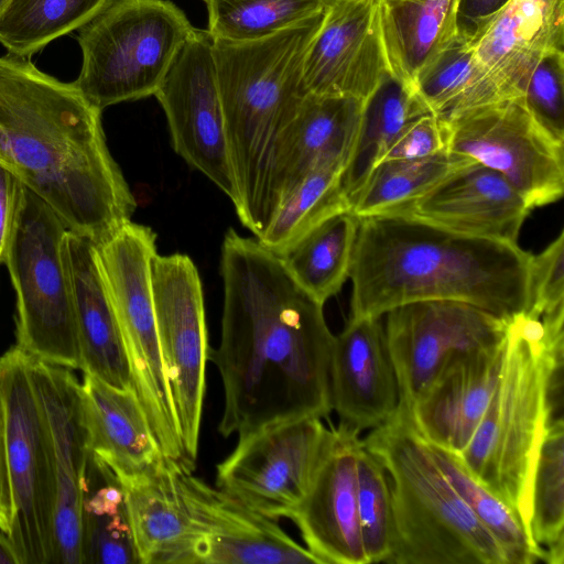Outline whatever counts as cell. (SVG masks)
<instances>
[{"mask_svg": "<svg viewBox=\"0 0 564 564\" xmlns=\"http://www.w3.org/2000/svg\"><path fill=\"white\" fill-rule=\"evenodd\" d=\"M224 308L218 369L223 437L332 411L330 356L335 335L323 306L259 240L230 228L221 246Z\"/></svg>", "mask_w": 564, "mask_h": 564, "instance_id": "obj_1", "label": "cell"}, {"mask_svg": "<svg viewBox=\"0 0 564 564\" xmlns=\"http://www.w3.org/2000/svg\"><path fill=\"white\" fill-rule=\"evenodd\" d=\"M0 163L67 229L96 245L131 220L137 202L111 156L101 111L30 57L0 56Z\"/></svg>", "mask_w": 564, "mask_h": 564, "instance_id": "obj_2", "label": "cell"}, {"mask_svg": "<svg viewBox=\"0 0 564 564\" xmlns=\"http://www.w3.org/2000/svg\"><path fill=\"white\" fill-rule=\"evenodd\" d=\"M532 254L518 243L452 231L405 214L359 218L349 279V317L457 301L510 321L530 305Z\"/></svg>", "mask_w": 564, "mask_h": 564, "instance_id": "obj_3", "label": "cell"}, {"mask_svg": "<svg viewBox=\"0 0 564 564\" xmlns=\"http://www.w3.org/2000/svg\"><path fill=\"white\" fill-rule=\"evenodd\" d=\"M324 11L251 42L213 39L227 142L237 188L234 205L256 238L274 212L272 174L280 138L308 94L304 59Z\"/></svg>", "mask_w": 564, "mask_h": 564, "instance_id": "obj_4", "label": "cell"}, {"mask_svg": "<svg viewBox=\"0 0 564 564\" xmlns=\"http://www.w3.org/2000/svg\"><path fill=\"white\" fill-rule=\"evenodd\" d=\"M563 352V323L528 313L510 319L490 400L457 454L482 486L516 511L527 532L530 477L542 435L555 416Z\"/></svg>", "mask_w": 564, "mask_h": 564, "instance_id": "obj_5", "label": "cell"}, {"mask_svg": "<svg viewBox=\"0 0 564 564\" xmlns=\"http://www.w3.org/2000/svg\"><path fill=\"white\" fill-rule=\"evenodd\" d=\"M384 467L393 520L390 564H509L445 477L402 406L361 440Z\"/></svg>", "mask_w": 564, "mask_h": 564, "instance_id": "obj_6", "label": "cell"}, {"mask_svg": "<svg viewBox=\"0 0 564 564\" xmlns=\"http://www.w3.org/2000/svg\"><path fill=\"white\" fill-rule=\"evenodd\" d=\"M194 29L169 0H106L77 30L74 84L100 111L152 96Z\"/></svg>", "mask_w": 564, "mask_h": 564, "instance_id": "obj_7", "label": "cell"}, {"mask_svg": "<svg viewBox=\"0 0 564 564\" xmlns=\"http://www.w3.org/2000/svg\"><path fill=\"white\" fill-rule=\"evenodd\" d=\"M68 229L23 185L3 253L17 296V346L31 358L79 369L73 286L66 257Z\"/></svg>", "mask_w": 564, "mask_h": 564, "instance_id": "obj_8", "label": "cell"}, {"mask_svg": "<svg viewBox=\"0 0 564 564\" xmlns=\"http://www.w3.org/2000/svg\"><path fill=\"white\" fill-rule=\"evenodd\" d=\"M156 234L131 220L96 245L132 378V389L164 456L183 459L178 423L161 351L151 282Z\"/></svg>", "mask_w": 564, "mask_h": 564, "instance_id": "obj_9", "label": "cell"}, {"mask_svg": "<svg viewBox=\"0 0 564 564\" xmlns=\"http://www.w3.org/2000/svg\"><path fill=\"white\" fill-rule=\"evenodd\" d=\"M13 522L8 534L22 564H54L55 485L47 430L30 372L17 345L0 357Z\"/></svg>", "mask_w": 564, "mask_h": 564, "instance_id": "obj_10", "label": "cell"}, {"mask_svg": "<svg viewBox=\"0 0 564 564\" xmlns=\"http://www.w3.org/2000/svg\"><path fill=\"white\" fill-rule=\"evenodd\" d=\"M447 150L499 172L531 209L564 193V141L544 129L522 97L475 107L444 120Z\"/></svg>", "mask_w": 564, "mask_h": 564, "instance_id": "obj_11", "label": "cell"}, {"mask_svg": "<svg viewBox=\"0 0 564 564\" xmlns=\"http://www.w3.org/2000/svg\"><path fill=\"white\" fill-rule=\"evenodd\" d=\"M151 282L156 329L185 459L194 464L210 346L196 265L186 254H155Z\"/></svg>", "mask_w": 564, "mask_h": 564, "instance_id": "obj_12", "label": "cell"}, {"mask_svg": "<svg viewBox=\"0 0 564 564\" xmlns=\"http://www.w3.org/2000/svg\"><path fill=\"white\" fill-rule=\"evenodd\" d=\"M321 420L295 419L239 436L216 466V487L270 519H291L332 437Z\"/></svg>", "mask_w": 564, "mask_h": 564, "instance_id": "obj_13", "label": "cell"}, {"mask_svg": "<svg viewBox=\"0 0 564 564\" xmlns=\"http://www.w3.org/2000/svg\"><path fill=\"white\" fill-rule=\"evenodd\" d=\"M382 316L398 383V405L409 411L452 358L501 343L510 322L447 300L406 303Z\"/></svg>", "mask_w": 564, "mask_h": 564, "instance_id": "obj_14", "label": "cell"}, {"mask_svg": "<svg viewBox=\"0 0 564 564\" xmlns=\"http://www.w3.org/2000/svg\"><path fill=\"white\" fill-rule=\"evenodd\" d=\"M154 96L165 112L175 152L235 205L238 195L207 30H193Z\"/></svg>", "mask_w": 564, "mask_h": 564, "instance_id": "obj_15", "label": "cell"}, {"mask_svg": "<svg viewBox=\"0 0 564 564\" xmlns=\"http://www.w3.org/2000/svg\"><path fill=\"white\" fill-rule=\"evenodd\" d=\"M473 47L470 83L442 120L522 97L540 59L551 51H564V0H510Z\"/></svg>", "mask_w": 564, "mask_h": 564, "instance_id": "obj_16", "label": "cell"}, {"mask_svg": "<svg viewBox=\"0 0 564 564\" xmlns=\"http://www.w3.org/2000/svg\"><path fill=\"white\" fill-rule=\"evenodd\" d=\"M55 485L54 564H84L83 502L89 453L80 424L79 380L72 369L30 357Z\"/></svg>", "mask_w": 564, "mask_h": 564, "instance_id": "obj_17", "label": "cell"}, {"mask_svg": "<svg viewBox=\"0 0 564 564\" xmlns=\"http://www.w3.org/2000/svg\"><path fill=\"white\" fill-rule=\"evenodd\" d=\"M387 72L380 0L328 2L304 59L306 91L364 100Z\"/></svg>", "mask_w": 564, "mask_h": 564, "instance_id": "obj_18", "label": "cell"}, {"mask_svg": "<svg viewBox=\"0 0 564 564\" xmlns=\"http://www.w3.org/2000/svg\"><path fill=\"white\" fill-rule=\"evenodd\" d=\"M193 467L185 460L180 464L198 532L196 564H319L276 520L206 484Z\"/></svg>", "mask_w": 564, "mask_h": 564, "instance_id": "obj_19", "label": "cell"}, {"mask_svg": "<svg viewBox=\"0 0 564 564\" xmlns=\"http://www.w3.org/2000/svg\"><path fill=\"white\" fill-rule=\"evenodd\" d=\"M359 434L343 425L332 437L304 499L290 520L319 564H369L357 511Z\"/></svg>", "mask_w": 564, "mask_h": 564, "instance_id": "obj_20", "label": "cell"}, {"mask_svg": "<svg viewBox=\"0 0 564 564\" xmlns=\"http://www.w3.org/2000/svg\"><path fill=\"white\" fill-rule=\"evenodd\" d=\"M531 210L499 172L470 161L391 212L464 235L518 243Z\"/></svg>", "mask_w": 564, "mask_h": 564, "instance_id": "obj_21", "label": "cell"}, {"mask_svg": "<svg viewBox=\"0 0 564 564\" xmlns=\"http://www.w3.org/2000/svg\"><path fill=\"white\" fill-rule=\"evenodd\" d=\"M329 381L340 425L360 434L393 415L399 392L381 317H349L335 336Z\"/></svg>", "mask_w": 564, "mask_h": 564, "instance_id": "obj_22", "label": "cell"}, {"mask_svg": "<svg viewBox=\"0 0 564 564\" xmlns=\"http://www.w3.org/2000/svg\"><path fill=\"white\" fill-rule=\"evenodd\" d=\"M181 462L164 456L118 480L140 564H196L198 532L180 477Z\"/></svg>", "mask_w": 564, "mask_h": 564, "instance_id": "obj_23", "label": "cell"}, {"mask_svg": "<svg viewBox=\"0 0 564 564\" xmlns=\"http://www.w3.org/2000/svg\"><path fill=\"white\" fill-rule=\"evenodd\" d=\"M505 341L452 358L413 406V423L427 443L455 454L465 449L497 382Z\"/></svg>", "mask_w": 564, "mask_h": 564, "instance_id": "obj_24", "label": "cell"}, {"mask_svg": "<svg viewBox=\"0 0 564 564\" xmlns=\"http://www.w3.org/2000/svg\"><path fill=\"white\" fill-rule=\"evenodd\" d=\"M65 246L73 286L79 370L112 387L132 388L121 329L102 278L96 243L68 230Z\"/></svg>", "mask_w": 564, "mask_h": 564, "instance_id": "obj_25", "label": "cell"}, {"mask_svg": "<svg viewBox=\"0 0 564 564\" xmlns=\"http://www.w3.org/2000/svg\"><path fill=\"white\" fill-rule=\"evenodd\" d=\"M78 404L89 455L106 465L118 480L139 474L164 457L132 388L119 389L84 373Z\"/></svg>", "mask_w": 564, "mask_h": 564, "instance_id": "obj_26", "label": "cell"}, {"mask_svg": "<svg viewBox=\"0 0 564 564\" xmlns=\"http://www.w3.org/2000/svg\"><path fill=\"white\" fill-rule=\"evenodd\" d=\"M361 107L362 100L348 96L307 94L303 98L276 148L274 212L319 160L333 155L348 160Z\"/></svg>", "mask_w": 564, "mask_h": 564, "instance_id": "obj_27", "label": "cell"}, {"mask_svg": "<svg viewBox=\"0 0 564 564\" xmlns=\"http://www.w3.org/2000/svg\"><path fill=\"white\" fill-rule=\"evenodd\" d=\"M458 0H380L389 72L413 88L422 66L457 35Z\"/></svg>", "mask_w": 564, "mask_h": 564, "instance_id": "obj_28", "label": "cell"}, {"mask_svg": "<svg viewBox=\"0 0 564 564\" xmlns=\"http://www.w3.org/2000/svg\"><path fill=\"white\" fill-rule=\"evenodd\" d=\"M427 113L433 112L411 85L390 72L384 74L362 100L357 134L343 171L349 205L398 134Z\"/></svg>", "mask_w": 564, "mask_h": 564, "instance_id": "obj_29", "label": "cell"}, {"mask_svg": "<svg viewBox=\"0 0 564 564\" xmlns=\"http://www.w3.org/2000/svg\"><path fill=\"white\" fill-rule=\"evenodd\" d=\"M359 217L339 210L311 228L279 256L295 282L324 305L349 278Z\"/></svg>", "mask_w": 564, "mask_h": 564, "instance_id": "obj_30", "label": "cell"}, {"mask_svg": "<svg viewBox=\"0 0 564 564\" xmlns=\"http://www.w3.org/2000/svg\"><path fill=\"white\" fill-rule=\"evenodd\" d=\"M84 564H140L123 490L111 470L89 455L83 502Z\"/></svg>", "mask_w": 564, "mask_h": 564, "instance_id": "obj_31", "label": "cell"}, {"mask_svg": "<svg viewBox=\"0 0 564 564\" xmlns=\"http://www.w3.org/2000/svg\"><path fill=\"white\" fill-rule=\"evenodd\" d=\"M528 532L549 564L564 562V422L553 416L542 435L529 482Z\"/></svg>", "mask_w": 564, "mask_h": 564, "instance_id": "obj_32", "label": "cell"}, {"mask_svg": "<svg viewBox=\"0 0 564 564\" xmlns=\"http://www.w3.org/2000/svg\"><path fill=\"white\" fill-rule=\"evenodd\" d=\"M347 159L319 160L280 204L259 242L278 256L326 217L349 208L341 185Z\"/></svg>", "mask_w": 564, "mask_h": 564, "instance_id": "obj_33", "label": "cell"}, {"mask_svg": "<svg viewBox=\"0 0 564 564\" xmlns=\"http://www.w3.org/2000/svg\"><path fill=\"white\" fill-rule=\"evenodd\" d=\"M106 0H8L0 12V44L32 57L52 41L77 31Z\"/></svg>", "mask_w": 564, "mask_h": 564, "instance_id": "obj_34", "label": "cell"}, {"mask_svg": "<svg viewBox=\"0 0 564 564\" xmlns=\"http://www.w3.org/2000/svg\"><path fill=\"white\" fill-rule=\"evenodd\" d=\"M470 161L448 150L423 159L380 161L350 202L349 208L359 218L394 210Z\"/></svg>", "mask_w": 564, "mask_h": 564, "instance_id": "obj_35", "label": "cell"}, {"mask_svg": "<svg viewBox=\"0 0 564 564\" xmlns=\"http://www.w3.org/2000/svg\"><path fill=\"white\" fill-rule=\"evenodd\" d=\"M436 464L502 547L509 564H532L542 554L531 541L521 519L502 499L482 486L465 467L457 454L430 444Z\"/></svg>", "mask_w": 564, "mask_h": 564, "instance_id": "obj_36", "label": "cell"}, {"mask_svg": "<svg viewBox=\"0 0 564 564\" xmlns=\"http://www.w3.org/2000/svg\"><path fill=\"white\" fill-rule=\"evenodd\" d=\"M326 4V0H207V31L214 40L257 41L322 12Z\"/></svg>", "mask_w": 564, "mask_h": 564, "instance_id": "obj_37", "label": "cell"}, {"mask_svg": "<svg viewBox=\"0 0 564 564\" xmlns=\"http://www.w3.org/2000/svg\"><path fill=\"white\" fill-rule=\"evenodd\" d=\"M357 511L368 563H386L393 535L389 480L382 464L362 443L357 456Z\"/></svg>", "mask_w": 564, "mask_h": 564, "instance_id": "obj_38", "label": "cell"}, {"mask_svg": "<svg viewBox=\"0 0 564 564\" xmlns=\"http://www.w3.org/2000/svg\"><path fill=\"white\" fill-rule=\"evenodd\" d=\"M473 54V42L457 34L417 72L414 89L437 117H444L467 89Z\"/></svg>", "mask_w": 564, "mask_h": 564, "instance_id": "obj_39", "label": "cell"}, {"mask_svg": "<svg viewBox=\"0 0 564 564\" xmlns=\"http://www.w3.org/2000/svg\"><path fill=\"white\" fill-rule=\"evenodd\" d=\"M522 99L532 117L564 141V51H551L540 59Z\"/></svg>", "mask_w": 564, "mask_h": 564, "instance_id": "obj_40", "label": "cell"}, {"mask_svg": "<svg viewBox=\"0 0 564 564\" xmlns=\"http://www.w3.org/2000/svg\"><path fill=\"white\" fill-rule=\"evenodd\" d=\"M564 232L531 258L530 305L534 317L564 313Z\"/></svg>", "mask_w": 564, "mask_h": 564, "instance_id": "obj_41", "label": "cell"}, {"mask_svg": "<svg viewBox=\"0 0 564 564\" xmlns=\"http://www.w3.org/2000/svg\"><path fill=\"white\" fill-rule=\"evenodd\" d=\"M447 123L434 113L410 122L394 139L381 161L423 159L446 151Z\"/></svg>", "mask_w": 564, "mask_h": 564, "instance_id": "obj_42", "label": "cell"}, {"mask_svg": "<svg viewBox=\"0 0 564 564\" xmlns=\"http://www.w3.org/2000/svg\"><path fill=\"white\" fill-rule=\"evenodd\" d=\"M510 0H458L457 34L474 41Z\"/></svg>", "mask_w": 564, "mask_h": 564, "instance_id": "obj_43", "label": "cell"}, {"mask_svg": "<svg viewBox=\"0 0 564 564\" xmlns=\"http://www.w3.org/2000/svg\"><path fill=\"white\" fill-rule=\"evenodd\" d=\"M23 184L7 166L0 163V263L12 229Z\"/></svg>", "mask_w": 564, "mask_h": 564, "instance_id": "obj_44", "label": "cell"}, {"mask_svg": "<svg viewBox=\"0 0 564 564\" xmlns=\"http://www.w3.org/2000/svg\"><path fill=\"white\" fill-rule=\"evenodd\" d=\"M12 522L13 498L8 468L4 411L0 398V529L9 534Z\"/></svg>", "mask_w": 564, "mask_h": 564, "instance_id": "obj_45", "label": "cell"}, {"mask_svg": "<svg viewBox=\"0 0 564 564\" xmlns=\"http://www.w3.org/2000/svg\"><path fill=\"white\" fill-rule=\"evenodd\" d=\"M0 564H22L10 536L0 529Z\"/></svg>", "mask_w": 564, "mask_h": 564, "instance_id": "obj_46", "label": "cell"}, {"mask_svg": "<svg viewBox=\"0 0 564 564\" xmlns=\"http://www.w3.org/2000/svg\"><path fill=\"white\" fill-rule=\"evenodd\" d=\"M7 2L8 0H0V12Z\"/></svg>", "mask_w": 564, "mask_h": 564, "instance_id": "obj_47", "label": "cell"}, {"mask_svg": "<svg viewBox=\"0 0 564 564\" xmlns=\"http://www.w3.org/2000/svg\"><path fill=\"white\" fill-rule=\"evenodd\" d=\"M326 1H327V3H328V2H330V1H333V0H326Z\"/></svg>", "mask_w": 564, "mask_h": 564, "instance_id": "obj_48", "label": "cell"}, {"mask_svg": "<svg viewBox=\"0 0 564 564\" xmlns=\"http://www.w3.org/2000/svg\"><path fill=\"white\" fill-rule=\"evenodd\" d=\"M202 1L206 2L207 0H202Z\"/></svg>", "mask_w": 564, "mask_h": 564, "instance_id": "obj_49", "label": "cell"}]
</instances>
